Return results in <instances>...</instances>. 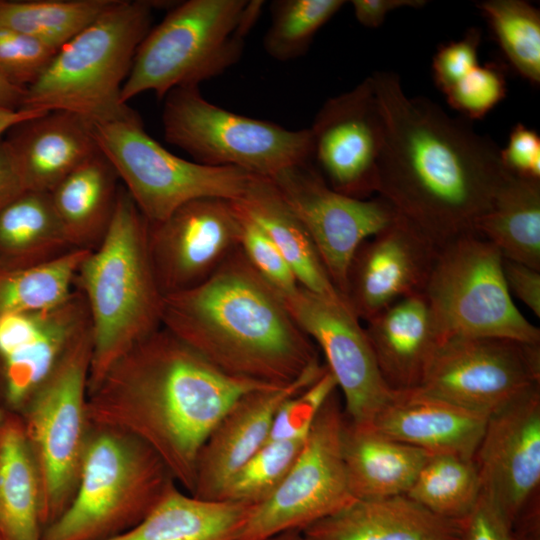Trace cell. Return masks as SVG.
I'll list each match as a JSON object with an SVG mask.
<instances>
[{"instance_id":"cell-1","label":"cell","mask_w":540,"mask_h":540,"mask_svg":"<svg viewBox=\"0 0 540 540\" xmlns=\"http://www.w3.org/2000/svg\"><path fill=\"white\" fill-rule=\"evenodd\" d=\"M371 78L384 128L376 195L437 249L477 234L510 175L500 149L468 120L407 96L397 74Z\"/></svg>"},{"instance_id":"cell-2","label":"cell","mask_w":540,"mask_h":540,"mask_svg":"<svg viewBox=\"0 0 540 540\" xmlns=\"http://www.w3.org/2000/svg\"><path fill=\"white\" fill-rule=\"evenodd\" d=\"M268 386L227 375L161 326L110 366L87 412L92 425L146 443L191 494L210 432L240 397Z\"/></svg>"},{"instance_id":"cell-3","label":"cell","mask_w":540,"mask_h":540,"mask_svg":"<svg viewBox=\"0 0 540 540\" xmlns=\"http://www.w3.org/2000/svg\"><path fill=\"white\" fill-rule=\"evenodd\" d=\"M161 324L235 378L285 386L320 361L281 295L239 247L199 285L163 296Z\"/></svg>"},{"instance_id":"cell-4","label":"cell","mask_w":540,"mask_h":540,"mask_svg":"<svg viewBox=\"0 0 540 540\" xmlns=\"http://www.w3.org/2000/svg\"><path fill=\"white\" fill-rule=\"evenodd\" d=\"M74 285L91 319L90 392L119 357L162 326L163 294L151 263L148 221L123 186L110 226Z\"/></svg>"},{"instance_id":"cell-5","label":"cell","mask_w":540,"mask_h":540,"mask_svg":"<svg viewBox=\"0 0 540 540\" xmlns=\"http://www.w3.org/2000/svg\"><path fill=\"white\" fill-rule=\"evenodd\" d=\"M148 0H118L60 47L25 89L21 109L66 111L88 121L125 119L136 112L121 99L138 46L151 29Z\"/></svg>"},{"instance_id":"cell-6","label":"cell","mask_w":540,"mask_h":540,"mask_svg":"<svg viewBox=\"0 0 540 540\" xmlns=\"http://www.w3.org/2000/svg\"><path fill=\"white\" fill-rule=\"evenodd\" d=\"M264 1L188 0L151 28L135 53L121 99L147 91L162 99L171 90L199 86L241 58Z\"/></svg>"},{"instance_id":"cell-7","label":"cell","mask_w":540,"mask_h":540,"mask_svg":"<svg viewBox=\"0 0 540 540\" xmlns=\"http://www.w3.org/2000/svg\"><path fill=\"white\" fill-rule=\"evenodd\" d=\"M92 425V424H91ZM177 484L146 443L92 425L75 494L42 540H109L139 524Z\"/></svg>"},{"instance_id":"cell-8","label":"cell","mask_w":540,"mask_h":540,"mask_svg":"<svg viewBox=\"0 0 540 540\" xmlns=\"http://www.w3.org/2000/svg\"><path fill=\"white\" fill-rule=\"evenodd\" d=\"M91 358L90 329L21 409L40 480L44 529L66 510L78 485L92 428L87 412Z\"/></svg>"},{"instance_id":"cell-9","label":"cell","mask_w":540,"mask_h":540,"mask_svg":"<svg viewBox=\"0 0 540 540\" xmlns=\"http://www.w3.org/2000/svg\"><path fill=\"white\" fill-rule=\"evenodd\" d=\"M165 140L207 166L240 168L272 178L281 170L311 161L309 129L289 130L210 103L198 86L171 90L164 97Z\"/></svg>"},{"instance_id":"cell-10","label":"cell","mask_w":540,"mask_h":540,"mask_svg":"<svg viewBox=\"0 0 540 540\" xmlns=\"http://www.w3.org/2000/svg\"><path fill=\"white\" fill-rule=\"evenodd\" d=\"M423 293L444 341L464 336L540 343V329L512 300L501 253L478 234L438 250Z\"/></svg>"},{"instance_id":"cell-11","label":"cell","mask_w":540,"mask_h":540,"mask_svg":"<svg viewBox=\"0 0 540 540\" xmlns=\"http://www.w3.org/2000/svg\"><path fill=\"white\" fill-rule=\"evenodd\" d=\"M91 126L99 150L150 223L164 220L191 200L236 201L252 176L240 168L207 166L172 154L147 134L137 113Z\"/></svg>"},{"instance_id":"cell-12","label":"cell","mask_w":540,"mask_h":540,"mask_svg":"<svg viewBox=\"0 0 540 540\" xmlns=\"http://www.w3.org/2000/svg\"><path fill=\"white\" fill-rule=\"evenodd\" d=\"M343 421L336 390L317 413L281 484L253 509L239 540H264L289 530L303 531L355 499L342 455Z\"/></svg>"},{"instance_id":"cell-13","label":"cell","mask_w":540,"mask_h":540,"mask_svg":"<svg viewBox=\"0 0 540 540\" xmlns=\"http://www.w3.org/2000/svg\"><path fill=\"white\" fill-rule=\"evenodd\" d=\"M540 384V343L501 337L446 339L418 389L490 416Z\"/></svg>"},{"instance_id":"cell-14","label":"cell","mask_w":540,"mask_h":540,"mask_svg":"<svg viewBox=\"0 0 540 540\" xmlns=\"http://www.w3.org/2000/svg\"><path fill=\"white\" fill-rule=\"evenodd\" d=\"M269 179L307 231L332 283L345 299L356 250L394 221L396 212L380 196L358 199L335 191L311 161L285 168Z\"/></svg>"},{"instance_id":"cell-15","label":"cell","mask_w":540,"mask_h":540,"mask_svg":"<svg viewBox=\"0 0 540 540\" xmlns=\"http://www.w3.org/2000/svg\"><path fill=\"white\" fill-rule=\"evenodd\" d=\"M281 297L298 326L323 352L326 366L343 395L345 417L370 424L394 391L381 376L360 320L346 302L325 298L301 286Z\"/></svg>"},{"instance_id":"cell-16","label":"cell","mask_w":540,"mask_h":540,"mask_svg":"<svg viewBox=\"0 0 540 540\" xmlns=\"http://www.w3.org/2000/svg\"><path fill=\"white\" fill-rule=\"evenodd\" d=\"M311 163L335 191L376 196L384 128L371 76L328 99L312 126Z\"/></svg>"},{"instance_id":"cell-17","label":"cell","mask_w":540,"mask_h":540,"mask_svg":"<svg viewBox=\"0 0 540 540\" xmlns=\"http://www.w3.org/2000/svg\"><path fill=\"white\" fill-rule=\"evenodd\" d=\"M240 214L233 201L191 200L162 221L148 222L153 271L163 296L195 287L239 247Z\"/></svg>"},{"instance_id":"cell-18","label":"cell","mask_w":540,"mask_h":540,"mask_svg":"<svg viewBox=\"0 0 540 540\" xmlns=\"http://www.w3.org/2000/svg\"><path fill=\"white\" fill-rule=\"evenodd\" d=\"M482 492L514 525L538 496L540 384L488 416L473 456Z\"/></svg>"},{"instance_id":"cell-19","label":"cell","mask_w":540,"mask_h":540,"mask_svg":"<svg viewBox=\"0 0 540 540\" xmlns=\"http://www.w3.org/2000/svg\"><path fill=\"white\" fill-rule=\"evenodd\" d=\"M438 250L397 216L352 258L345 294L352 312L365 322L398 300L423 293Z\"/></svg>"},{"instance_id":"cell-20","label":"cell","mask_w":540,"mask_h":540,"mask_svg":"<svg viewBox=\"0 0 540 540\" xmlns=\"http://www.w3.org/2000/svg\"><path fill=\"white\" fill-rule=\"evenodd\" d=\"M326 370L327 366L319 361L285 386L263 387L240 397L204 442L191 495L217 500L232 476L268 441L281 404L315 382Z\"/></svg>"},{"instance_id":"cell-21","label":"cell","mask_w":540,"mask_h":540,"mask_svg":"<svg viewBox=\"0 0 540 540\" xmlns=\"http://www.w3.org/2000/svg\"><path fill=\"white\" fill-rule=\"evenodd\" d=\"M488 416L420 389L394 391L370 423L382 434L432 454L473 459Z\"/></svg>"},{"instance_id":"cell-22","label":"cell","mask_w":540,"mask_h":540,"mask_svg":"<svg viewBox=\"0 0 540 540\" xmlns=\"http://www.w3.org/2000/svg\"><path fill=\"white\" fill-rule=\"evenodd\" d=\"M377 366L392 391L420 387L444 342L424 293L398 300L365 321Z\"/></svg>"},{"instance_id":"cell-23","label":"cell","mask_w":540,"mask_h":540,"mask_svg":"<svg viewBox=\"0 0 540 540\" xmlns=\"http://www.w3.org/2000/svg\"><path fill=\"white\" fill-rule=\"evenodd\" d=\"M5 139L27 191L50 193L64 178L100 153L91 122L50 111L19 123Z\"/></svg>"},{"instance_id":"cell-24","label":"cell","mask_w":540,"mask_h":540,"mask_svg":"<svg viewBox=\"0 0 540 540\" xmlns=\"http://www.w3.org/2000/svg\"><path fill=\"white\" fill-rule=\"evenodd\" d=\"M302 533L305 540H461V523L397 495L354 499Z\"/></svg>"},{"instance_id":"cell-25","label":"cell","mask_w":540,"mask_h":540,"mask_svg":"<svg viewBox=\"0 0 540 540\" xmlns=\"http://www.w3.org/2000/svg\"><path fill=\"white\" fill-rule=\"evenodd\" d=\"M342 455L355 499L405 495L430 456L428 452L392 439L371 424L344 421Z\"/></svg>"},{"instance_id":"cell-26","label":"cell","mask_w":540,"mask_h":540,"mask_svg":"<svg viewBox=\"0 0 540 540\" xmlns=\"http://www.w3.org/2000/svg\"><path fill=\"white\" fill-rule=\"evenodd\" d=\"M234 202L270 237L301 287L346 302L332 283L307 231L271 179L252 175L245 192Z\"/></svg>"},{"instance_id":"cell-27","label":"cell","mask_w":540,"mask_h":540,"mask_svg":"<svg viewBox=\"0 0 540 540\" xmlns=\"http://www.w3.org/2000/svg\"><path fill=\"white\" fill-rule=\"evenodd\" d=\"M255 506L199 499L175 484L139 524L109 540H239Z\"/></svg>"},{"instance_id":"cell-28","label":"cell","mask_w":540,"mask_h":540,"mask_svg":"<svg viewBox=\"0 0 540 540\" xmlns=\"http://www.w3.org/2000/svg\"><path fill=\"white\" fill-rule=\"evenodd\" d=\"M118 180L116 170L100 151L50 192L73 249L93 251L103 240L116 207Z\"/></svg>"},{"instance_id":"cell-29","label":"cell","mask_w":540,"mask_h":540,"mask_svg":"<svg viewBox=\"0 0 540 540\" xmlns=\"http://www.w3.org/2000/svg\"><path fill=\"white\" fill-rule=\"evenodd\" d=\"M90 329L87 302L74 289L63 303L46 312L39 338L22 353L1 362L4 396L10 408L21 411L71 346Z\"/></svg>"},{"instance_id":"cell-30","label":"cell","mask_w":540,"mask_h":540,"mask_svg":"<svg viewBox=\"0 0 540 540\" xmlns=\"http://www.w3.org/2000/svg\"><path fill=\"white\" fill-rule=\"evenodd\" d=\"M41 486L21 417L0 426V539L42 540Z\"/></svg>"},{"instance_id":"cell-31","label":"cell","mask_w":540,"mask_h":540,"mask_svg":"<svg viewBox=\"0 0 540 540\" xmlns=\"http://www.w3.org/2000/svg\"><path fill=\"white\" fill-rule=\"evenodd\" d=\"M72 249L50 193L25 191L0 213L1 269L38 265Z\"/></svg>"},{"instance_id":"cell-32","label":"cell","mask_w":540,"mask_h":540,"mask_svg":"<svg viewBox=\"0 0 540 540\" xmlns=\"http://www.w3.org/2000/svg\"><path fill=\"white\" fill-rule=\"evenodd\" d=\"M476 233L504 259L540 271V180L510 174Z\"/></svg>"},{"instance_id":"cell-33","label":"cell","mask_w":540,"mask_h":540,"mask_svg":"<svg viewBox=\"0 0 540 540\" xmlns=\"http://www.w3.org/2000/svg\"><path fill=\"white\" fill-rule=\"evenodd\" d=\"M90 252L72 249L38 265L0 268V316L45 311L63 303L73 292L77 272Z\"/></svg>"},{"instance_id":"cell-34","label":"cell","mask_w":540,"mask_h":540,"mask_svg":"<svg viewBox=\"0 0 540 540\" xmlns=\"http://www.w3.org/2000/svg\"><path fill=\"white\" fill-rule=\"evenodd\" d=\"M118 0H0V27L58 50Z\"/></svg>"},{"instance_id":"cell-35","label":"cell","mask_w":540,"mask_h":540,"mask_svg":"<svg viewBox=\"0 0 540 540\" xmlns=\"http://www.w3.org/2000/svg\"><path fill=\"white\" fill-rule=\"evenodd\" d=\"M481 491L473 459L432 454L405 495L436 515L461 520L474 507Z\"/></svg>"},{"instance_id":"cell-36","label":"cell","mask_w":540,"mask_h":540,"mask_svg":"<svg viewBox=\"0 0 540 540\" xmlns=\"http://www.w3.org/2000/svg\"><path fill=\"white\" fill-rule=\"evenodd\" d=\"M500 48L516 72L540 83V12L523 0H486L477 4Z\"/></svg>"},{"instance_id":"cell-37","label":"cell","mask_w":540,"mask_h":540,"mask_svg":"<svg viewBox=\"0 0 540 540\" xmlns=\"http://www.w3.org/2000/svg\"><path fill=\"white\" fill-rule=\"evenodd\" d=\"M343 0H275L270 4L271 21L263 48L275 60L302 56L315 34L345 4Z\"/></svg>"},{"instance_id":"cell-38","label":"cell","mask_w":540,"mask_h":540,"mask_svg":"<svg viewBox=\"0 0 540 540\" xmlns=\"http://www.w3.org/2000/svg\"><path fill=\"white\" fill-rule=\"evenodd\" d=\"M306 437L268 440L232 476L217 500L252 505L264 502L289 472Z\"/></svg>"},{"instance_id":"cell-39","label":"cell","mask_w":540,"mask_h":540,"mask_svg":"<svg viewBox=\"0 0 540 540\" xmlns=\"http://www.w3.org/2000/svg\"><path fill=\"white\" fill-rule=\"evenodd\" d=\"M506 77L494 63L477 65L471 72L444 93L447 103L462 118L485 117L506 96Z\"/></svg>"},{"instance_id":"cell-40","label":"cell","mask_w":540,"mask_h":540,"mask_svg":"<svg viewBox=\"0 0 540 540\" xmlns=\"http://www.w3.org/2000/svg\"><path fill=\"white\" fill-rule=\"evenodd\" d=\"M235 206L241 218L239 249L244 257L279 294L294 292L300 285L281 252L270 237Z\"/></svg>"},{"instance_id":"cell-41","label":"cell","mask_w":540,"mask_h":540,"mask_svg":"<svg viewBox=\"0 0 540 540\" xmlns=\"http://www.w3.org/2000/svg\"><path fill=\"white\" fill-rule=\"evenodd\" d=\"M338 389L327 370L311 385L287 398L279 407L268 440H291L307 436L322 405Z\"/></svg>"},{"instance_id":"cell-42","label":"cell","mask_w":540,"mask_h":540,"mask_svg":"<svg viewBox=\"0 0 540 540\" xmlns=\"http://www.w3.org/2000/svg\"><path fill=\"white\" fill-rule=\"evenodd\" d=\"M56 49L28 35L0 27V74L22 88L34 83Z\"/></svg>"},{"instance_id":"cell-43","label":"cell","mask_w":540,"mask_h":540,"mask_svg":"<svg viewBox=\"0 0 540 540\" xmlns=\"http://www.w3.org/2000/svg\"><path fill=\"white\" fill-rule=\"evenodd\" d=\"M480 42V31L471 28L461 39L439 46L432 59V76L443 94L479 65Z\"/></svg>"},{"instance_id":"cell-44","label":"cell","mask_w":540,"mask_h":540,"mask_svg":"<svg viewBox=\"0 0 540 540\" xmlns=\"http://www.w3.org/2000/svg\"><path fill=\"white\" fill-rule=\"evenodd\" d=\"M500 160L505 170L516 177L540 180L539 134L518 123L510 132L505 148L500 149Z\"/></svg>"},{"instance_id":"cell-45","label":"cell","mask_w":540,"mask_h":540,"mask_svg":"<svg viewBox=\"0 0 540 540\" xmlns=\"http://www.w3.org/2000/svg\"><path fill=\"white\" fill-rule=\"evenodd\" d=\"M460 523L461 540H515L512 524L482 491Z\"/></svg>"},{"instance_id":"cell-46","label":"cell","mask_w":540,"mask_h":540,"mask_svg":"<svg viewBox=\"0 0 540 540\" xmlns=\"http://www.w3.org/2000/svg\"><path fill=\"white\" fill-rule=\"evenodd\" d=\"M48 310L0 316L1 362L25 351L39 338Z\"/></svg>"},{"instance_id":"cell-47","label":"cell","mask_w":540,"mask_h":540,"mask_svg":"<svg viewBox=\"0 0 540 540\" xmlns=\"http://www.w3.org/2000/svg\"><path fill=\"white\" fill-rule=\"evenodd\" d=\"M503 273L510 294L540 317V271L503 258Z\"/></svg>"},{"instance_id":"cell-48","label":"cell","mask_w":540,"mask_h":540,"mask_svg":"<svg viewBox=\"0 0 540 540\" xmlns=\"http://www.w3.org/2000/svg\"><path fill=\"white\" fill-rule=\"evenodd\" d=\"M426 4L423 0H353L354 15L357 21L367 28L379 27L387 15L397 9L419 8Z\"/></svg>"},{"instance_id":"cell-49","label":"cell","mask_w":540,"mask_h":540,"mask_svg":"<svg viewBox=\"0 0 540 540\" xmlns=\"http://www.w3.org/2000/svg\"><path fill=\"white\" fill-rule=\"evenodd\" d=\"M26 190L13 154L5 140H0V213Z\"/></svg>"},{"instance_id":"cell-50","label":"cell","mask_w":540,"mask_h":540,"mask_svg":"<svg viewBox=\"0 0 540 540\" xmlns=\"http://www.w3.org/2000/svg\"><path fill=\"white\" fill-rule=\"evenodd\" d=\"M515 540H540L539 509L523 513L513 525Z\"/></svg>"},{"instance_id":"cell-51","label":"cell","mask_w":540,"mask_h":540,"mask_svg":"<svg viewBox=\"0 0 540 540\" xmlns=\"http://www.w3.org/2000/svg\"><path fill=\"white\" fill-rule=\"evenodd\" d=\"M46 112L28 109H9L0 106V137L21 122L40 116Z\"/></svg>"},{"instance_id":"cell-52","label":"cell","mask_w":540,"mask_h":540,"mask_svg":"<svg viewBox=\"0 0 540 540\" xmlns=\"http://www.w3.org/2000/svg\"><path fill=\"white\" fill-rule=\"evenodd\" d=\"M25 88L9 82L0 74V106L9 109H21Z\"/></svg>"},{"instance_id":"cell-53","label":"cell","mask_w":540,"mask_h":540,"mask_svg":"<svg viewBox=\"0 0 540 540\" xmlns=\"http://www.w3.org/2000/svg\"><path fill=\"white\" fill-rule=\"evenodd\" d=\"M264 540H305V538L302 531L289 530V531L278 533Z\"/></svg>"},{"instance_id":"cell-54","label":"cell","mask_w":540,"mask_h":540,"mask_svg":"<svg viewBox=\"0 0 540 540\" xmlns=\"http://www.w3.org/2000/svg\"><path fill=\"white\" fill-rule=\"evenodd\" d=\"M4 419H5V414L0 410V426L2 425Z\"/></svg>"},{"instance_id":"cell-55","label":"cell","mask_w":540,"mask_h":540,"mask_svg":"<svg viewBox=\"0 0 540 540\" xmlns=\"http://www.w3.org/2000/svg\"><path fill=\"white\" fill-rule=\"evenodd\" d=\"M1 540V539H0Z\"/></svg>"}]
</instances>
